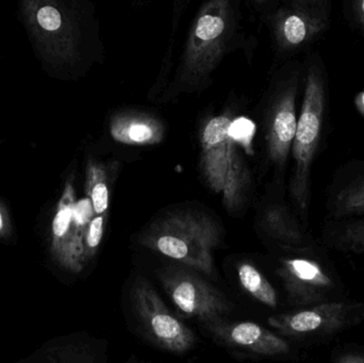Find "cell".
I'll return each instance as SVG.
<instances>
[{"mask_svg": "<svg viewBox=\"0 0 364 363\" xmlns=\"http://www.w3.org/2000/svg\"><path fill=\"white\" fill-rule=\"evenodd\" d=\"M17 15L42 70L51 78L72 77L85 38L75 0H17Z\"/></svg>", "mask_w": 364, "mask_h": 363, "instance_id": "obj_1", "label": "cell"}, {"mask_svg": "<svg viewBox=\"0 0 364 363\" xmlns=\"http://www.w3.org/2000/svg\"><path fill=\"white\" fill-rule=\"evenodd\" d=\"M218 220L200 211L168 213L139 237L142 246L198 273L214 276L213 251L222 242Z\"/></svg>", "mask_w": 364, "mask_h": 363, "instance_id": "obj_2", "label": "cell"}, {"mask_svg": "<svg viewBox=\"0 0 364 363\" xmlns=\"http://www.w3.org/2000/svg\"><path fill=\"white\" fill-rule=\"evenodd\" d=\"M230 0H208L197 14L177 72V89L193 92L208 82L230 34Z\"/></svg>", "mask_w": 364, "mask_h": 363, "instance_id": "obj_3", "label": "cell"}, {"mask_svg": "<svg viewBox=\"0 0 364 363\" xmlns=\"http://www.w3.org/2000/svg\"><path fill=\"white\" fill-rule=\"evenodd\" d=\"M232 119L224 113L205 121L200 134V170L208 187L235 211L244 202L250 175L229 132Z\"/></svg>", "mask_w": 364, "mask_h": 363, "instance_id": "obj_4", "label": "cell"}, {"mask_svg": "<svg viewBox=\"0 0 364 363\" xmlns=\"http://www.w3.org/2000/svg\"><path fill=\"white\" fill-rule=\"evenodd\" d=\"M326 82L322 70L312 65L308 70L301 114L292 144L294 160L290 194L299 210L306 215L309 207L310 170L320 146L326 112Z\"/></svg>", "mask_w": 364, "mask_h": 363, "instance_id": "obj_5", "label": "cell"}, {"mask_svg": "<svg viewBox=\"0 0 364 363\" xmlns=\"http://www.w3.org/2000/svg\"><path fill=\"white\" fill-rule=\"evenodd\" d=\"M197 273L177 264L161 269L158 275L166 293L181 313L195 318L205 325L222 321L230 313V302Z\"/></svg>", "mask_w": 364, "mask_h": 363, "instance_id": "obj_6", "label": "cell"}, {"mask_svg": "<svg viewBox=\"0 0 364 363\" xmlns=\"http://www.w3.org/2000/svg\"><path fill=\"white\" fill-rule=\"evenodd\" d=\"M364 320L363 303L329 300L269 318L282 336L295 339L326 338L350 330Z\"/></svg>", "mask_w": 364, "mask_h": 363, "instance_id": "obj_7", "label": "cell"}, {"mask_svg": "<svg viewBox=\"0 0 364 363\" xmlns=\"http://www.w3.org/2000/svg\"><path fill=\"white\" fill-rule=\"evenodd\" d=\"M132 296L134 315L154 345L174 354L186 353L194 347V332L166 307L149 281L136 279Z\"/></svg>", "mask_w": 364, "mask_h": 363, "instance_id": "obj_8", "label": "cell"}, {"mask_svg": "<svg viewBox=\"0 0 364 363\" xmlns=\"http://www.w3.org/2000/svg\"><path fill=\"white\" fill-rule=\"evenodd\" d=\"M278 276L295 306L308 307L333 300L337 283L322 262L314 258H284L277 269Z\"/></svg>", "mask_w": 364, "mask_h": 363, "instance_id": "obj_9", "label": "cell"}, {"mask_svg": "<svg viewBox=\"0 0 364 363\" xmlns=\"http://www.w3.org/2000/svg\"><path fill=\"white\" fill-rule=\"evenodd\" d=\"M75 204L73 183H66L53 221V251L64 268L78 273L87 262L85 251L87 230L79 228L75 223Z\"/></svg>", "mask_w": 364, "mask_h": 363, "instance_id": "obj_10", "label": "cell"}, {"mask_svg": "<svg viewBox=\"0 0 364 363\" xmlns=\"http://www.w3.org/2000/svg\"><path fill=\"white\" fill-rule=\"evenodd\" d=\"M296 94V83H288L277 94L269 110L267 155L278 168H284L292 149L297 127Z\"/></svg>", "mask_w": 364, "mask_h": 363, "instance_id": "obj_11", "label": "cell"}, {"mask_svg": "<svg viewBox=\"0 0 364 363\" xmlns=\"http://www.w3.org/2000/svg\"><path fill=\"white\" fill-rule=\"evenodd\" d=\"M205 326L218 340L257 355L279 356L290 352V345L284 339L252 322L228 323L222 320Z\"/></svg>", "mask_w": 364, "mask_h": 363, "instance_id": "obj_12", "label": "cell"}, {"mask_svg": "<svg viewBox=\"0 0 364 363\" xmlns=\"http://www.w3.org/2000/svg\"><path fill=\"white\" fill-rule=\"evenodd\" d=\"M327 26V17L310 9H282L274 18L276 40L284 50H293L311 42Z\"/></svg>", "mask_w": 364, "mask_h": 363, "instance_id": "obj_13", "label": "cell"}, {"mask_svg": "<svg viewBox=\"0 0 364 363\" xmlns=\"http://www.w3.org/2000/svg\"><path fill=\"white\" fill-rule=\"evenodd\" d=\"M109 130L113 140L132 146L160 144L166 136V127L159 119L134 111L113 115Z\"/></svg>", "mask_w": 364, "mask_h": 363, "instance_id": "obj_14", "label": "cell"}, {"mask_svg": "<svg viewBox=\"0 0 364 363\" xmlns=\"http://www.w3.org/2000/svg\"><path fill=\"white\" fill-rule=\"evenodd\" d=\"M262 225L272 238L287 246L306 249L310 245L305 232L286 207L269 206L263 213Z\"/></svg>", "mask_w": 364, "mask_h": 363, "instance_id": "obj_15", "label": "cell"}, {"mask_svg": "<svg viewBox=\"0 0 364 363\" xmlns=\"http://www.w3.org/2000/svg\"><path fill=\"white\" fill-rule=\"evenodd\" d=\"M237 277L242 288L255 300L269 308L277 307V292L256 266L250 262H240Z\"/></svg>", "mask_w": 364, "mask_h": 363, "instance_id": "obj_16", "label": "cell"}, {"mask_svg": "<svg viewBox=\"0 0 364 363\" xmlns=\"http://www.w3.org/2000/svg\"><path fill=\"white\" fill-rule=\"evenodd\" d=\"M329 202V210L335 219L364 215V175L338 190Z\"/></svg>", "mask_w": 364, "mask_h": 363, "instance_id": "obj_17", "label": "cell"}, {"mask_svg": "<svg viewBox=\"0 0 364 363\" xmlns=\"http://www.w3.org/2000/svg\"><path fill=\"white\" fill-rule=\"evenodd\" d=\"M85 190L87 197L93 204L96 215H106L110 202V189L106 166L94 160L87 162Z\"/></svg>", "mask_w": 364, "mask_h": 363, "instance_id": "obj_18", "label": "cell"}, {"mask_svg": "<svg viewBox=\"0 0 364 363\" xmlns=\"http://www.w3.org/2000/svg\"><path fill=\"white\" fill-rule=\"evenodd\" d=\"M333 246L346 253L364 255V219L343 222L336 226Z\"/></svg>", "mask_w": 364, "mask_h": 363, "instance_id": "obj_19", "label": "cell"}, {"mask_svg": "<svg viewBox=\"0 0 364 363\" xmlns=\"http://www.w3.org/2000/svg\"><path fill=\"white\" fill-rule=\"evenodd\" d=\"M229 132H230L233 141L240 146L243 147L247 155H254L252 140H254L255 132H256V126L252 121L245 117L232 119Z\"/></svg>", "mask_w": 364, "mask_h": 363, "instance_id": "obj_20", "label": "cell"}, {"mask_svg": "<svg viewBox=\"0 0 364 363\" xmlns=\"http://www.w3.org/2000/svg\"><path fill=\"white\" fill-rule=\"evenodd\" d=\"M105 221L106 217L105 215H95V217L90 222L87 226V232L85 238V259H91L102 242V236H104Z\"/></svg>", "mask_w": 364, "mask_h": 363, "instance_id": "obj_21", "label": "cell"}, {"mask_svg": "<svg viewBox=\"0 0 364 363\" xmlns=\"http://www.w3.org/2000/svg\"><path fill=\"white\" fill-rule=\"evenodd\" d=\"M96 215L94 211L93 204L89 197L76 202L74 207V221L79 228L87 230L90 222L92 221Z\"/></svg>", "mask_w": 364, "mask_h": 363, "instance_id": "obj_22", "label": "cell"}, {"mask_svg": "<svg viewBox=\"0 0 364 363\" xmlns=\"http://www.w3.org/2000/svg\"><path fill=\"white\" fill-rule=\"evenodd\" d=\"M333 362L364 363V347H350L336 354Z\"/></svg>", "mask_w": 364, "mask_h": 363, "instance_id": "obj_23", "label": "cell"}, {"mask_svg": "<svg viewBox=\"0 0 364 363\" xmlns=\"http://www.w3.org/2000/svg\"><path fill=\"white\" fill-rule=\"evenodd\" d=\"M353 8L359 25L364 30V0H353Z\"/></svg>", "mask_w": 364, "mask_h": 363, "instance_id": "obj_24", "label": "cell"}, {"mask_svg": "<svg viewBox=\"0 0 364 363\" xmlns=\"http://www.w3.org/2000/svg\"><path fill=\"white\" fill-rule=\"evenodd\" d=\"M9 228H10V225H9L8 215L4 209L0 206V236H6L8 234Z\"/></svg>", "mask_w": 364, "mask_h": 363, "instance_id": "obj_25", "label": "cell"}, {"mask_svg": "<svg viewBox=\"0 0 364 363\" xmlns=\"http://www.w3.org/2000/svg\"><path fill=\"white\" fill-rule=\"evenodd\" d=\"M354 104L359 114L363 115L364 117V91L359 92L358 94H356V96H355Z\"/></svg>", "mask_w": 364, "mask_h": 363, "instance_id": "obj_26", "label": "cell"}, {"mask_svg": "<svg viewBox=\"0 0 364 363\" xmlns=\"http://www.w3.org/2000/svg\"><path fill=\"white\" fill-rule=\"evenodd\" d=\"M301 1L308 6H314V4H322L325 0H301Z\"/></svg>", "mask_w": 364, "mask_h": 363, "instance_id": "obj_27", "label": "cell"}, {"mask_svg": "<svg viewBox=\"0 0 364 363\" xmlns=\"http://www.w3.org/2000/svg\"><path fill=\"white\" fill-rule=\"evenodd\" d=\"M256 1H258V2H264L265 0H256Z\"/></svg>", "mask_w": 364, "mask_h": 363, "instance_id": "obj_28", "label": "cell"}]
</instances>
